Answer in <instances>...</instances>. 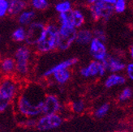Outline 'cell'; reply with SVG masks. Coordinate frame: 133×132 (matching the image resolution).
<instances>
[{
  "label": "cell",
  "instance_id": "6da1fadb",
  "mask_svg": "<svg viewBox=\"0 0 133 132\" xmlns=\"http://www.w3.org/2000/svg\"><path fill=\"white\" fill-rule=\"evenodd\" d=\"M45 94L44 88L40 84L29 83L22 85L13 103L16 117L37 118L41 116Z\"/></svg>",
  "mask_w": 133,
  "mask_h": 132
},
{
  "label": "cell",
  "instance_id": "7a4b0ae2",
  "mask_svg": "<svg viewBox=\"0 0 133 132\" xmlns=\"http://www.w3.org/2000/svg\"><path fill=\"white\" fill-rule=\"evenodd\" d=\"M21 87V80L16 76H3L0 79V114L13 105Z\"/></svg>",
  "mask_w": 133,
  "mask_h": 132
},
{
  "label": "cell",
  "instance_id": "3957f363",
  "mask_svg": "<svg viewBox=\"0 0 133 132\" xmlns=\"http://www.w3.org/2000/svg\"><path fill=\"white\" fill-rule=\"evenodd\" d=\"M33 50L26 44H22L16 48L13 58L16 62L15 76L19 80H26L32 71Z\"/></svg>",
  "mask_w": 133,
  "mask_h": 132
},
{
  "label": "cell",
  "instance_id": "277c9868",
  "mask_svg": "<svg viewBox=\"0 0 133 132\" xmlns=\"http://www.w3.org/2000/svg\"><path fill=\"white\" fill-rule=\"evenodd\" d=\"M58 25L56 22L45 24L43 34L39 41L32 48L37 54H46L57 50Z\"/></svg>",
  "mask_w": 133,
  "mask_h": 132
},
{
  "label": "cell",
  "instance_id": "5b68a950",
  "mask_svg": "<svg viewBox=\"0 0 133 132\" xmlns=\"http://www.w3.org/2000/svg\"><path fill=\"white\" fill-rule=\"evenodd\" d=\"M58 25V45L57 50L59 51H66L76 42L77 29L71 25L61 24Z\"/></svg>",
  "mask_w": 133,
  "mask_h": 132
},
{
  "label": "cell",
  "instance_id": "8992f818",
  "mask_svg": "<svg viewBox=\"0 0 133 132\" xmlns=\"http://www.w3.org/2000/svg\"><path fill=\"white\" fill-rule=\"evenodd\" d=\"M26 28V38L24 44L33 48L41 39L45 28V23L35 19Z\"/></svg>",
  "mask_w": 133,
  "mask_h": 132
},
{
  "label": "cell",
  "instance_id": "52a82bcc",
  "mask_svg": "<svg viewBox=\"0 0 133 132\" xmlns=\"http://www.w3.org/2000/svg\"><path fill=\"white\" fill-rule=\"evenodd\" d=\"M63 122V118L61 114H42L37 119L36 128L39 130L45 131L59 127Z\"/></svg>",
  "mask_w": 133,
  "mask_h": 132
},
{
  "label": "cell",
  "instance_id": "ba28073f",
  "mask_svg": "<svg viewBox=\"0 0 133 132\" xmlns=\"http://www.w3.org/2000/svg\"><path fill=\"white\" fill-rule=\"evenodd\" d=\"M89 10L91 16L95 21H98L101 19L108 20L115 11L114 6L105 3L102 0H97L94 4L90 5Z\"/></svg>",
  "mask_w": 133,
  "mask_h": 132
},
{
  "label": "cell",
  "instance_id": "9c48e42d",
  "mask_svg": "<svg viewBox=\"0 0 133 132\" xmlns=\"http://www.w3.org/2000/svg\"><path fill=\"white\" fill-rule=\"evenodd\" d=\"M63 109V104L58 96L53 93L45 94L43 101L42 114H59L62 112Z\"/></svg>",
  "mask_w": 133,
  "mask_h": 132
},
{
  "label": "cell",
  "instance_id": "30bf717a",
  "mask_svg": "<svg viewBox=\"0 0 133 132\" xmlns=\"http://www.w3.org/2000/svg\"><path fill=\"white\" fill-rule=\"evenodd\" d=\"M106 72V69L102 62L94 60L87 66L79 69V75L85 79L94 78L97 76H103Z\"/></svg>",
  "mask_w": 133,
  "mask_h": 132
},
{
  "label": "cell",
  "instance_id": "8fae6325",
  "mask_svg": "<svg viewBox=\"0 0 133 132\" xmlns=\"http://www.w3.org/2000/svg\"><path fill=\"white\" fill-rule=\"evenodd\" d=\"M89 45L91 56L94 58V60L102 62L108 54L105 42L94 37Z\"/></svg>",
  "mask_w": 133,
  "mask_h": 132
},
{
  "label": "cell",
  "instance_id": "7c38bea8",
  "mask_svg": "<svg viewBox=\"0 0 133 132\" xmlns=\"http://www.w3.org/2000/svg\"><path fill=\"white\" fill-rule=\"evenodd\" d=\"M78 62H79V59L77 58H69L68 59H65V60H63L61 62L55 64L54 66H52L49 69L45 70L43 72L42 77L44 79H50L54 72L60 71V70H63V69H71L72 67L76 66L78 63Z\"/></svg>",
  "mask_w": 133,
  "mask_h": 132
},
{
  "label": "cell",
  "instance_id": "4fadbf2b",
  "mask_svg": "<svg viewBox=\"0 0 133 132\" xmlns=\"http://www.w3.org/2000/svg\"><path fill=\"white\" fill-rule=\"evenodd\" d=\"M37 12L36 11L28 6L16 17L18 24L24 26V27H27L29 24L37 19Z\"/></svg>",
  "mask_w": 133,
  "mask_h": 132
},
{
  "label": "cell",
  "instance_id": "5bb4252c",
  "mask_svg": "<svg viewBox=\"0 0 133 132\" xmlns=\"http://www.w3.org/2000/svg\"><path fill=\"white\" fill-rule=\"evenodd\" d=\"M16 62L12 56H6L0 61V72L3 76H15Z\"/></svg>",
  "mask_w": 133,
  "mask_h": 132
},
{
  "label": "cell",
  "instance_id": "9a60e30c",
  "mask_svg": "<svg viewBox=\"0 0 133 132\" xmlns=\"http://www.w3.org/2000/svg\"><path fill=\"white\" fill-rule=\"evenodd\" d=\"M102 62L105 67L106 71H108L110 72H112V73H115V72L123 71L125 67V65L123 62L109 54H107V56L105 58V59Z\"/></svg>",
  "mask_w": 133,
  "mask_h": 132
},
{
  "label": "cell",
  "instance_id": "2e32d148",
  "mask_svg": "<svg viewBox=\"0 0 133 132\" xmlns=\"http://www.w3.org/2000/svg\"><path fill=\"white\" fill-rule=\"evenodd\" d=\"M29 6L28 3L23 0H8V16L11 18H16L19 13Z\"/></svg>",
  "mask_w": 133,
  "mask_h": 132
},
{
  "label": "cell",
  "instance_id": "e0dca14e",
  "mask_svg": "<svg viewBox=\"0 0 133 132\" xmlns=\"http://www.w3.org/2000/svg\"><path fill=\"white\" fill-rule=\"evenodd\" d=\"M69 19L71 25L76 29L82 28L85 22V16L84 12L79 8H73L71 11L68 12Z\"/></svg>",
  "mask_w": 133,
  "mask_h": 132
},
{
  "label": "cell",
  "instance_id": "ac0fdd59",
  "mask_svg": "<svg viewBox=\"0 0 133 132\" xmlns=\"http://www.w3.org/2000/svg\"><path fill=\"white\" fill-rule=\"evenodd\" d=\"M50 78L59 86H63L68 84L71 79V69H63L55 71L52 74Z\"/></svg>",
  "mask_w": 133,
  "mask_h": 132
},
{
  "label": "cell",
  "instance_id": "d6986e66",
  "mask_svg": "<svg viewBox=\"0 0 133 132\" xmlns=\"http://www.w3.org/2000/svg\"><path fill=\"white\" fill-rule=\"evenodd\" d=\"M92 38H94V34L91 30L81 28L77 29L75 43L81 45H86L90 43Z\"/></svg>",
  "mask_w": 133,
  "mask_h": 132
},
{
  "label": "cell",
  "instance_id": "ffe728a7",
  "mask_svg": "<svg viewBox=\"0 0 133 132\" xmlns=\"http://www.w3.org/2000/svg\"><path fill=\"white\" fill-rule=\"evenodd\" d=\"M28 5L30 8L36 11L37 12L45 11L48 10L50 6V0H29Z\"/></svg>",
  "mask_w": 133,
  "mask_h": 132
},
{
  "label": "cell",
  "instance_id": "44dd1931",
  "mask_svg": "<svg viewBox=\"0 0 133 132\" xmlns=\"http://www.w3.org/2000/svg\"><path fill=\"white\" fill-rule=\"evenodd\" d=\"M73 8L74 6L70 0H59V1L55 2L54 5V9L57 14L68 13L71 11Z\"/></svg>",
  "mask_w": 133,
  "mask_h": 132
},
{
  "label": "cell",
  "instance_id": "7402d4cb",
  "mask_svg": "<svg viewBox=\"0 0 133 132\" xmlns=\"http://www.w3.org/2000/svg\"><path fill=\"white\" fill-rule=\"evenodd\" d=\"M126 82L125 78L122 75H119L117 74H111L109 75L106 80H105V86L107 88H110L115 86H118V85H122Z\"/></svg>",
  "mask_w": 133,
  "mask_h": 132
},
{
  "label": "cell",
  "instance_id": "603a6c76",
  "mask_svg": "<svg viewBox=\"0 0 133 132\" xmlns=\"http://www.w3.org/2000/svg\"><path fill=\"white\" fill-rule=\"evenodd\" d=\"M11 38L16 43H24L26 38V28L24 26L19 25L18 27H16L12 31Z\"/></svg>",
  "mask_w": 133,
  "mask_h": 132
},
{
  "label": "cell",
  "instance_id": "cb8c5ba5",
  "mask_svg": "<svg viewBox=\"0 0 133 132\" xmlns=\"http://www.w3.org/2000/svg\"><path fill=\"white\" fill-rule=\"evenodd\" d=\"M17 123L21 127H27V128H33L36 127L37 119L35 117H16Z\"/></svg>",
  "mask_w": 133,
  "mask_h": 132
},
{
  "label": "cell",
  "instance_id": "d4e9b609",
  "mask_svg": "<svg viewBox=\"0 0 133 132\" xmlns=\"http://www.w3.org/2000/svg\"><path fill=\"white\" fill-rule=\"evenodd\" d=\"M70 107L73 113L76 114H81L84 113L86 109V105L85 102L81 99H77V100L73 101L71 103Z\"/></svg>",
  "mask_w": 133,
  "mask_h": 132
},
{
  "label": "cell",
  "instance_id": "484cf974",
  "mask_svg": "<svg viewBox=\"0 0 133 132\" xmlns=\"http://www.w3.org/2000/svg\"><path fill=\"white\" fill-rule=\"evenodd\" d=\"M110 105L108 103H104L102 105H100L99 107H97L94 112V115L97 118H102L105 116L107 115V114L110 111Z\"/></svg>",
  "mask_w": 133,
  "mask_h": 132
},
{
  "label": "cell",
  "instance_id": "4316f807",
  "mask_svg": "<svg viewBox=\"0 0 133 132\" xmlns=\"http://www.w3.org/2000/svg\"><path fill=\"white\" fill-rule=\"evenodd\" d=\"M132 94V90L130 88H125L118 95V101L120 102L127 101L131 98Z\"/></svg>",
  "mask_w": 133,
  "mask_h": 132
},
{
  "label": "cell",
  "instance_id": "83f0119b",
  "mask_svg": "<svg viewBox=\"0 0 133 132\" xmlns=\"http://www.w3.org/2000/svg\"><path fill=\"white\" fill-rule=\"evenodd\" d=\"M8 0H0V19L8 16Z\"/></svg>",
  "mask_w": 133,
  "mask_h": 132
},
{
  "label": "cell",
  "instance_id": "f1b7e54d",
  "mask_svg": "<svg viewBox=\"0 0 133 132\" xmlns=\"http://www.w3.org/2000/svg\"><path fill=\"white\" fill-rule=\"evenodd\" d=\"M126 8V1L125 0H116L114 4V10L117 13H122Z\"/></svg>",
  "mask_w": 133,
  "mask_h": 132
},
{
  "label": "cell",
  "instance_id": "f546056e",
  "mask_svg": "<svg viewBox=\"0 0 133 132\" xmlns=\"http://www.w3.org/2000/svg\"><path fill=\"white\" fill-rule=\"evenodd\" d=\"M92 34H94V37L98 39V40L102 41L105 42V41L106 40V36H105V32L101 29H95L94 32H92Z\"/></svg>",
  "mask_w": 133,
  "mask_h": 132
},
{
  "label": "cell",
  "instance_id": "4dcf8cb0",
  "mask_svg": "<svg viewBox=\"0 0 133 132\" xmlns=\"http://www.w3.org/2000/svg\"><path fill=\"white\" fill-rule=\"evenodd\" d=\"M127 73H128V77L131 79V80H133V63H130V64L128 66Z\"/></svg>",
  "mask_w": 133,
  "mask_h": 132
},
{
  "label": "cell",
  "instance_id": "1f68e13d",
  "mask_svg": "<svg viewBox=\"0 0 133 132\" xmlns=\"http://www.w3.org/2000/svg\"><path fill=\"white\" fill-rule=\"evenodd\" d=\"M102 1L105 3H107V4H110V5L114 6V4L116 2V0H102Z\"/></svg>",
  "mask_w": 133,
  "mask_h": 132
},
{
  "label": "cell",
  "instance_id": "d6a6232c",
  "mask_svg": "<svg viewBox=\"0 0 133 132\" xmlns=\"http://www.w3.org/2000/svg\"><path fill=\"white\" fill-rule=\"evenodd\" d=\"M97 1V0H87V3L90 6V5L94 4Z\"/></svg>",
  "mask_w": 133,
  "mask_h": 132
},
{
  "label": "cell",
  "instance_id": "836d02e7",
  "mask_svg": "<svg viewBox=\"0 0 133 132\" xmlns=\"http://www.w3.org/2000/svg\"><path fill=\"white\" fill-rule=\"evenodd\" d=\"M131 58H133V46H132L131 49Z\"/></svg>",
  "mask_w": 133,
  "mask_h": 132
},
{
  "label": "cell",
  "instance_id": "e575fe53",
  "mask_svg": "<svg viewBox=\"0 0 133 132\" xmlns=\"http://www.w3.org/2000/svg\"><path fill=\"white\" fill-rule=\"evenodd\" d=\"M115 132H128L127 130H119V131H115Z\"/></svg>",
  "mask_w": 133,
  "mask_h": 132
},
{
  "label": "cell",
  "instance_id": "d590c367",
  "mask_svg": "<svg viewBox=\"0 0 133 132\" xmlns=\"http://www.w3.org/2000/svg\"><path fill=\"white\" fill-rule=\"evenodd\" d=\"M1 41H2V35L0 33V42H1Z\"/></svg>",
  "mask_w": 133,
  "mask_h": 132
},
{
  "label": "cell",
  "instance_id": "8d00e7d4",
  "mask_svg": "<svg viewBox=\"0 0 133 132\" xmlns=\"http://www.w3.org/2000/svg\"><path fill=\"white\" fill-rule=\"evenodd\" d=\"M23 1H24V2H27V3H28V2L29 1V0H23Z\"/></svg>",
  "mask_w": 133,
  "mask_h": 132
},
{
  "label": "cell",
  "instance_id": "74e56055",
  "mask_svg": "<svg viewBox=\"0 0 133 132\" xmlns=\"http://www.w3.org/2000/svg\"><path fill=\"white\" fill-rule=\"evenodd\" d=\"M52 1H54V2H57V1H59V0H52Z\"/></svg>",
  "mask_w": 133,
  "mask_h": 132
}]
</instances>
